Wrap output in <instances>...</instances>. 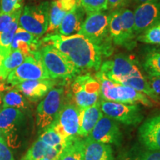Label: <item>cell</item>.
<instances>
[{"instance_id":"6da1fadb","label":"cell","mask_w":160,"mask_h":160,"mask_svg":"<svg viewBox=\"0 0 160 160\" xmlns=\"http://www.w3.org/2000/svg\"><path fill=\"white\" fill-rule=\"evenodd\" d=\"M42 42L53 45L81 73L87 70L99 71L105 53L99 46L79 33L62 36L47 35Z\"/></svg>"},{"instance_id":"7a4b0ae2","label":"cell","mask_w":160,"mask_h":160,"mask_svg":"<svg viewBox=\"0 0 160 160\" xmlns=\"http://www.w3.org/2000/svg\"><path fill=\"white\" fill-rule=\"evenodd\" d=\"M95 78L100 84L102 99L128 105L140 103L148 107L153 106V101L144 93L129 86L113 82L100 71L96 73Z\"/></svg>"},{"instance_id":"3957f363","label":"cell","mask_w":160,"mask_h":160,"mask_svg":"<svg viewBox=\"0 0 160 160\" xmlns=\"http://www.w3.org/2000/svg\"><path fill=\"white\" fill-rule=\"evenodd\" d=\"M79 34L82 35L102 50L105 57H110L113 51L108 27V13L105 11L88 13Z\"/></svg>"},{"instance_id":"277c9868","label":"cell","mask_w":160,"mask_h":160,"mask_svg":"<svg viewBox=\"0 0 160 160\" xmlns=\"http://www.w3.org/2000/svg\"><path fill=\"white\" fill-rule=\"evenodd\" d=\"M40 59L51 79H71L79 74V72L53 45H46L39 50Z\"/></svg>"},{"instance_id":"5b68a950","label":"cell","mask_w":160,"mask_h":160,"mask_svg":"<svg viewBox=\"0 0 160 160\" xmlns=\"http://www.w3.org/2000/svg\"><path fill=\"white\" fill-rule=\"evenodd\" d=\"M25 124V115L14 108L0 110V135L3 137L10 148H18L22 144V133Z\"/></svg>"},{"instance_id":"8992f818","label":"cell","mask_w":160,"mask_h":160,"mask_svg":"<svg viewBox=\"0 0 160 160\" xmlns=\"http://www.w3.org/2000/svg\"><path fill=\"white\" fill-rule=\"evenodd\" d=\"M100 84L90 73L77 75L71 86V96L73 104L79 109L85 108L99 101Z\"/></svg>"},{"instance_id":"52a82bcc","label":"cell","mask_w":160,"mask_h":160,"mask_svg":"<svg viewBox=\"0 0 160 160\" xmlns=\"http://www.w3.org/2000/svg\"><path fill=\"white\" fill-rule=\"evenodd\" d=\"M65 93L63 88H53L37 106L36 124L43 131L57 119L60 110L65 104Z\"/></svg>"},{"instance_id":"ba28073f","label":"cell","mask_w":160,"mask_h":160,"mask_svg":"<svg viewBox=\"0 0 160 160\" xmlns=\"http://www.w3.org/2000/svg\"><path fill=\"white\" fill-rule=\"evenodd\" d=\"M49 2L38 5H26L19 19V27L38 37L45 34L48 25Z\"/></svg>"},{"instance_id":"9c48e42d","label":"cell","mask_w":160,"mask_h":160,"mask_svg":"<svg viewBox=\"0 0 160 160\" xmlns=\"http://www.w3.org/2000/svg\"><path fill=\"white\" fill-rule=\"evenodd\" d=\"M50 77L40 59L39 51L25 57L22 63L13 70L7 77V82L15 86L28 80L48 79Z\"/></svg>"},{"instance_id":"30bf717a","label":"cell","mask_w":160,"mask_h":160,"mask_svg":"<svg viewBox=\"0 0 160 160\" xmlns=\"http://www.w3.org/2000/svg\"><path fill=\"white\" fill-rule=\"evenodd\" d=\"M103 114L126 125H136L142 121L143 115L137 104L128 105L100 99Z\"/></svg>"},{"instance_id":"8fae6325","label":"cell","mask_w":160,"mask_h":160,"mask_svg":"<svg viewBox=\"0 0 160 160\" xmlns=\"http://www.w3.org/2000/svg\"><path fill=\"white\" fill-rule=\"evenodd\" d=\"M99 71L113 82L121 84L126 78L142 74L133 59L123 54L102 63Z\"/></svg>"},{"instance_id":"7c38bea8","label":"cell","mask_w":160,"mask_h":160,"mask_svg":"<svg viewBox=\"0 0 160 160\" xmlns=\"http://www.w3.org/2000/svg\"><path fill=\"white\" fill-rule=\"evenodd\" d=\"M51 125L66 141L79 137V109L73 103H65Z\"/></svg>"},{"instance_id":"4fadbf2b","label":"cell","mask_w":160,"mask_h":160,"mask_svg":"<svg viewBox=\"0 0 160 160\" xmlns=\"http://www.w3.org/2000/svg\"><path fill=\"white\" fill-rule=\"evenodd\" d=\"M136 37L160 22V0H151L138 5L133 11Z\"/></svg>"},{"instance_id":"5bb4252c","label":"cell","mask_w":160,"mask_h":160,"mask_svg":"<svg viewBox=\"0 0 160 160\" xmlns=\"http://www.w3.org/2000/svg\"><path fill=\"white\" fill-rule=\"evenodd\" d=\"M88 137L99 142L116 145H119L122 139L117 122L105 115L99 120Z\"/></svg>"},{"instance_id":"9a60e30c","label":"cell","mask_w":160,"mask_h":160,"mask_svg":"<svg viewBox=\"0 0 160 160\" xmlns=\"http://www.w3.org/2000/svg\"><path fill=\"white\" fill-rule=\"evenodd\" d=\"M57 84L55 79L28 80L15 85V88L30 102H38L43 99Z\"/></svg>"},{"instance_id":"2e32d148","label":"cell","mask_w":160,"mask_h":160,"mask_svg":"<svg viewBox=\"0 0 160 160\" xmlns=\"http://www.w3.org/2000/svg\"><path fill=\"white\" fill-rule=\"evenodd\" d=\"M139 140L149 151H160V115L144 122L139 129Z\"/></svg>"},{"instance_id":"e0dca14e","label":"cell","mask_w":160,"mask_h":160,"mask_svg":"<svg viewBox=\"0 0 160 160\" xmlns=\"http://www.w3.org/2000/svg\"><path fill=\"white\" fill-rule=\"evenodd\" d=\"M78 4H79V0H53L51 2L46 36L57 33L63 18Z\"/></svg>"},{"instance_id":"ac0fdd59","label":"cell","mask_w":160,"mask_h":160,"mask_svg":"<svg viewBox=\"0 0 160 160\" xmlns=\"http://www.w3.org/2000/svg\"><path fill=\"white\" fill-rule=\"evenodd\" d=\"M40 38L19 27L11 43V51L19 50L25 57L33 55L41 48Z\"/></svg>"},{"instance_id":"d6986e66","label":"cell","mask_w":160,"mask_h":160,"mask_svg":"<svg viewBox=\"0 0 160 160\" xmlns=\"http://www.w3.org/2000/svg\"><path fill=\"white\" fill-rule=\"evenodd\" d=\"M85 11L79 4L76 5L63 18L58 28V34L71 36L79 33L85 19Z\"/></svg>"},{"instance_id":"ffe728a7","label":"cell","mask_w":160,"mask_h":160,"mask_svg":"<svg viewBox=\"0 0 160 160\" xmlns=\"http://www.w3.org/2000/svg\"><path fill=\"white\" fill-rule=\"evenodd\" d=\"M103 116L99 101L90 107L79 109V137H88Z\"/></svg>"},{"instance_id":"44dd1931","label":"cell","mask_w":160,"mask_h":160,"mask_svg":"<svg viewBox=\"0 0 160 160\" xmlns=\"http://www.w3.org/2000/svg\"><path fill=\"white\" fill-rule=\"evenodd\" d=\"M84 160H114L111 145L94 141L88 137L84 139Z\"/></svg>"},{"instance_id":"7402d4cb","label":"cell","mask_w":160,"mask_h":160,"mask_svg":"<svg viewBox=\"0 0 160 160\" xmlns=\"http://www.w3.org/2000/svg\"><path fill=\"white\" fill-rule=\"evenodd\" d=\"M119 10L120 15H121L123 36L125 42V48L132 50L137 45L135 41V38H137V37L134 32L133 11L126 8H122Z\"/></svg>"},{"instance_id":"603a6c76","label":"cell","mask_w":160,"mask_h":160,"mask_svg":"<svg viewBox=\"0 0 160 160\" xmlns=\"http://www.w3.org/2000/svg\"><path fill=\"white\" fill-rule=\"evenodd\" d=\"M108 27L113 43L116 45L123 46L125 48L119 10L111 11L108 14Z\"/></svg>"},{"instance_id":"cb8c5ba5","label":"cell","mask_w":160,"mask_h":160,"mask_svg":"<svg viewBox=\"0 0 160 160\" xmlns=\"http://www.w3.org/2000/svg\"><path fill=\"white\" fill-rule=\"evenodd\" d=\"M85 144L82 137L70 140L64 148L58 160H84Z\"/></svg>"},{"instance_id":"d4e9b609","label":"cell","mask_w":160,"mask_h":160,"mask_svg":"<svg viewBox=\"0 0 160 160\" xmlns=\"http://www.w3.org/2000/svg\"><path fill=\"white\" fill-rule=\"evenodd\" d=\"M121 85H127L133 88V89L137 90V91L141 92V93L147 96L153 102L159 103L157 97H156L153 91H152L151 86L149 85L147 77H145L143 74L126 78L125 79H124L122 82Z\"/></svg>"},{"instance_id":"484cf974","label":"cell","mask_w":160,"mask_h":160,"mask_svg":"<svg viewBox=\"0 0 160 160\" xmlns=\"http://www.w3.org/2000/svg\"><path fill=\"white\" fill-rule=\"evenodd\" d=\"M2 108H14L25 112L28 111L30 105L28 100L17 89H12L3 96Z\"/></svg>"},{"instance_id":"4316f807","label":"cell","mask_w":160,"mask_h":160,"mask_svg":"<svg viewBox=\"0 0 160 160\" xmlns=\"http://www.w3.org/2000/svg\"><path fill=\"white\" fill-rule=\"evenodd\" d=\"M25 56L19 50H15L11 52L8 57L4 59L1 70V77L2 79H6L13 70L23 62Z\"/></svg>"},{"instance_id":"83f0119b","label":"cell","mask_w":160,"mask_h":160,"mask_svg":"<svg viewBox=\"0 0 160 160\" xmlns=\"http://www.w3.org/2000/svg\"><path fill=\"white\" fill-rule=\"evenodd\" d=\"M39 139L49 147L59 148L61 149H63L68 142L56 131L52 125H50L47 128L43 130L39 135Z\"/></svg>"},{"instance_id":"f1b7e54d","label":"cell","mask_w":160,"mask_h":160,"mask_svg":"<svg viewBox=\"0 0 160 160\" xmlns=\"http://www.w3.org/2000/svg\"><path fill=\"white\" fill-rule=\"evenodd\" d=\"M144 69L149 77H160V50H151L144 59Z\"/></svg>"},{"instance_id":"f546056e","label":"cell","mask_w":160,"mask_h":160,"mask_svg":"<svg viewBox=\"0 0 160 160\" xmlns=\"http://www.w3.org/2000/svg\"><path fill=\"white\" fill-rule=\"evenodd\" d=\"M19 17L15 19L7 29L0 33V48L7 57L11 52V43L16 31L19 28Z\"/></svg>"},{"instance_id":"4dcf8cb0","label":"cell","mask_w":160,"mask_h":160,"mask_svg":"<svg viewBox=\"0 0 160 160\" xmlns=\"http://www.w3.org/2000/svg\"><path fill=\"white\" fill-rule=\"evenodd\" d=\"M48 146L38 138L21 160H40L46 157Z\"/></svg>"},{"instance_id":"1f68e13d","label":"cell","mask_w":160,"mask_h":160,"mask_svg":"<svg viewBox=\"0 0 160 160\" xmlns=\"http://www.w3.org/2000/svg\"><path fill=\"white\" fill-rule=\"evenodd\" d=\"M136 39L140 42L160 45V22L137 36Z\"/></svg>"},{"instance_id":"d6a6232c","label":"cell","mask_w":160,"mask_h":160,"mask_svg":"<svg viewBox=\"0 0 160 160\" xmlns=\"http://www.w3.org/2000/svg\"><path fill=\"white\" fill-rule=\"evenodd\" d=\"M79 3L86 14L108 10V0H79Z\"/></svg>"},{"instance_id":"836d02e7","label":"cell","mask_w":160,"mask_h":160,"mask_svg":"<svg viewBox=\"0 0 160 160\" xmlns=\"http://www.w3.org/2000/svg\"><path fill=\"white\" fill-rule=\"evenodd\" d=\"M22 9L19 8L16 10L15 11L9 13H0V33H2L8 28L11 23L15 19L19 17L21 15Z\"/></svg>"},{"instance_id":"e575fe53","label":"cell","mask_w":160,"mask_h":160,"mask_svg":"<svg viewBox=\"0 0 160 160\" xmlns=\"http://www.w3.org/2000/svg\"><path fill=\"white\" fill-rule=\"evenodd\" d=\"M22 2L19 0H1L0 2V13H9L21 8Z\"/></svg>"},{"instance_id":"d590c367","label":"cell","mask_w":160,"mask_h":160,"mask_svg":"<svg viewBox=\"0 0 160 160\" xmlns=\"http://www.w3.org/2000/svg\"><path fill=\"white\" fill-rule=\"evenodd\" d=\"M0 160H15L9 146L0 135Z\"/></svg>"},{"instance_id":"8d00e7d4","label":"cell","mask_w":160,"mask_h":160,"mask_svg":"<svg viewBox=\"0 0 160 160\" xmlns=\"http://www.w3.org/2000/svg\"><path fill=\"white\" fill-rule=\"evenodd\" d=\"M147 79L152 91L157 97L158 102L160 104V77L148 76Z\"/></svg>"},{"instance_id":"74e56055","label":"cell","mask_w":160,"mask_h":160,"mask_svg":"<svg viewBox=\"0 0 160 160\" xmlns=\"http://www.w3.org/2000/svg\"><path fill=\"white\" fill-rule=\"evenodd\" d=\"M130 0H108V10L111 11L119 10L125 8V6L128 3Z\"/></svg>"},{"instance_id":"f35d334b","label":"cell","mask_w":160,"mask_h":160,"mask_svg":"<svg viewBox=\"0 0 160 160\" xmlns=\"http://www.w3.org/2000/svg\"><path fill=\"white\" fill-rule=\"evenodd\" d=\"M137 160H160V151L145 152Z\"/></svg>"},{"instance_id":"ab89813d","label":"cell","mask_w":160,"mask_h":160,"mask_svg":"<svg viewBox=\"0 0 160 160\" xmlns=\"http://www.w3.org/2000/svg\"><path fill=\"white\" fill-rule=\"evenodd\" d=\"M6 57H7V56H6V55L5 54V53H4V52L2 51V50L0 48V77H1L2 65V63H3L4 59H5Z\"/></svg>"},{"instance_id":"60d3db41","label":"cell","mask_w":160,"mask_h":160,"mask_svg":"<svg viewBox=\"0 0 160 160\" xmlns=\"http://www.w3.org/2000/svg\"><path fill=\"white\" fill-rule=\"evenodd\" d=\"M151 1V0H133V2H134L137 6L142 5V4L147 2Z\"/></svg>"},{"instance_id":"b9f144b4","label":"cell","mask_w":160,"mask_h":160,"mask_svg":"<svg viewBox=\"0 0 160 160\" xmlns=\"http://www.w3.org/2000/svg\"><path fill=\"white\" fill-rule=\"evenodd\" d=\"M40 160H50V159H48V158H46V157H44V158H42V159H41Z\"/></svg>"},{"instance_id":"7bdbcfd3","label":"cell","mask_w":160,"mask_h":160,"mask_svg":"<svg viewBox=\"0 0 160 160\" xmlns=\"http://www.w3.org/2000/svg\"><path fill=\"white\" fill-rule=\"evenodd\" d=\"M22 0H19V2H22Z\"/></svg>"}]
</instances>
